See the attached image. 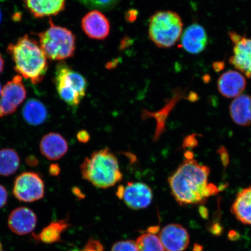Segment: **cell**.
<instances>
[{"mask_svg": "<svg viewBox=\"0 0 251 251\" xmlns=\"http://www.w3.org/2000/svg\"><path fill=\"white\" fill-rule=\"evenodd\" d=\"M186 153L183 162L168 178L172 196L181 206L205 203L219 193V188L209 183L208 166L200 164L190 151Z\"/></svg>", "mask_w": 251, "mask_h": 251, "instance_id": "6da1fadb", "label": "cell"}, {"mask_svg": "<svg viewBox=\"0 0 251 251\" xmlns=\"http://www.w3.org/2000/svg\"><path fill=\"white\" fill-rule=\"evenodd\" d=\"M7 52L14 62V70L33 84L43 80L49 68L48 60L35 39L25 35L8 46Z\"/></svg>", "mask_w": 251, "mask_h": 251, "instance_id": "7a4b0ae2", "label": "cell"}, {"mask_svg": "<svg viewBox=\"0 0 251 251\" xmlns=\"http://www.w3.org/2000/svg\"><path fill=\"white\" fill-rule=\"evenodd\" d=\"M80 169L83 179L101 189L115 186L124 177L117 157L108 148L97 151L86 157Z\"/></svg>", "mask_w": 251, "mask_h": 251, "instance_id": "3957f363", "label": "cell"}, {"mask_svg": "<svg viewBox=\"0 0 251 251\" xmlns=\"http://www.w3.org/2000/svg\"><path fill=\"white\" fill-rule=\"evenodd\" d=\"M46 30L37 34L39 45L47 58L52 61H63L71 58L76 49V37L67 28L56 26L51 19Z\"/></svg>", "mask_w": 251, "mask_h": 251, "instance_id": "277c9868", "label": "cell"}, {"mask_svg": "<svg viewBox=\"0 0 251 251\" xmlns=\"http://www.w3.org/2000/svg\"><path fill=\"white\" fill-rule=\"evenodd\" d=\"M183 28V22L176 12H156L150 18V39L160 48H170L181 38Z\"/></svg>", "mask_w": 251, "mask_h": 251, "instance_id": "5b68a950", "label": "cell"}, {"mask_svg": "<svg viewBox=\"0 0 251 251\" xmlns=\"http://www.w3.org/2000/svg\"><path fill=\"white\" fill-rule=\"evenodd\" d=\"M54 83L59 97L72 108H77L85 97L87 82L85 77L75 71L67 63L56 65Z\"/></svg>", "mask_w": 251, "mask_h": 251, "instance_id": "8992f818", "label": "cell"}, {"mask_svg": "<svg viewBox=\"0 0 251 251\" xmlns=\"http://www.w3.org/2000/svg\"><path fill=\"white\" fill-rule=\"evenodd\" d=\"M14 196L20 201L32 202L42 199L45 194V183L36 173H23L16 178Z\"/></svg>", "mask_w": 251, "mask_h": 251, "instance_id": "52a82bcc", "label": "cell"}, {"mask_svg": "<svg viewBox=\"0 0 251 251\" xmlns=\"http://www.w3.org/2000/svg\"><path fill=\"white\" fill-rule=\"evenodd\" d=\"M153 192L143 182L129 181L117 188V196L123 200L128 208L133 210L145 209L151 203Z\"/></svg>", "mask_w": 251, "mask_h": 251, "instance_id": "ba28073f", "label": "cell"}, {"mask_svg": "<svg viewBox=\"0 0 251 251\" xmlns=\"http://www.w3.org/2000/svg\"><path fill=\"white\" fill-rule=\"evenodd\" d=\"M26 97L23 77L17 75L3 87L0 95V118L13 114Z\"/></svg>", "mask_w": 251, "mask_h": 251, "instance_id": "9c48e42d", "label": "cell"}, {"mask_svg": "<svg viewBox=\"0 0 251 251\" xmlns=\"http://www.w3.org/2000/svg\"><path fill=\"white\" fill-rule=\"evenodd\" d=\"M228 35L234 45L233 54L229 62L245 76L251 78V38L234 31L229 33Z\"/></svg>", "mask_w": 251, "mask_h": 251, "instance_id": "30bf717a", "label": "cell"}, {"mask_svg": "<svg viewBox=\"0 0 251 251\" xmlns=\"http://www.w3.org/2000/svg\"><path fill=\"white\" fill-rule=\"evenodd\" d=\"M159 239L166 251H184L190 243V235L181 225L169 224L162 229Z\"/></svg>", "mask_w": 251, "mask_h": 251, "instance_id": "8fae6325", "label": "cell"}, {"mask_svg": "<svg viewBox=\"0 0 251 251\" xmlns=\"http://www.w3.org/2000/svg\"><path fill=\"white\" fill-rule=\"evenodd\" d=\"M81 28L88 37L96 40L105 39L110 32L108 19L98 10L91 11L84 16Z\"/></svg>", "mask_w": 251, "mask_h": 251, "instance_id": "7c38bea8", "label": "cell"}, {"mask_svg": "<svg viewBox=\"0 0 251 251\" xmlns=\"http://www.w3.org/2000/svg\"><path fill=\"white\" fill-rule=\"evenodd\" d=\"M246 78L243 74L237 71H228L219 77L218 81L219 92L227 99L240 96L246 89Z\"/></svg>", "mask_w": 251, "mask_h": 251, "instance_id": "4fadbf2b", "label": "cell"}, {"mask_svg": "<svg viewBox=\"0 0 251 251\" xmlns=\"http://www.w3.org/2000/svg\"><path fill=\"white\" fill-rule=\"evenodd\" d=\"M37 224V216L26 207H20L11 212L8 219V225L14 233L24 235L31 233Z\"/></svg>", "mask_w": 251, "mask_h": 251, "instance_id": "5bb4252c", "label": "cell"}, {"mask_svg": "<svg viewBox=\"0 0 251 251\" xmlns=\"http://www.w3.org/2000/svg\"><path fill=\"white\" fill-rule=\"evenodd\" d=\"M208 42V35L205 29L199 24L191 25L181 36V47L192 54H199L203 51Z\"/></svg>", "mask_w": 251, "mask_h": 251, "instance_id": "9a60e30c", "label": "cell"}, {"mask_svg": "<svg viewBox=\"0 0 251 251\" xmlns=\"http://www.w3.org/2000/svg\"><path fill=\"white\" fill-rule=\"evenodd\" d=\"M40 150L46 158L51 161H57L67 153L68 144L60 134L50 133L46 134L41 140Z\"/></svg>", "mask_w": 251, "mask_h": 251, "instance_id": "2e32d148", "label": "cell"}, {"mask_svg": "<svg viewBox=\"0 0 251 251\" xmlns=\"http://www.w3.org/2000/svg\"><path fill=\"white\" fill-rule=\"evenodd\" d=\"M25 7L36 18L55 16L64 10L66 0H23Z\"/></svg>", "mask_w": 251, "mask_h": 251, "instance_id": "e0dca14e", "label": "cell"}, {"mask_svg": "<svg viewBox=\"0 0 251 251\" xmlns=\"http://www.w3.org/2000/svg\"><path fill=\"white\" fill-rule=\"evenodd\" d=\"M229 112L235 124L241 126L251 125V96L241 94L233 99L229 106Z\"/></svg>", "mask_w": 251, "mask_h": 251, "instance_id": "ac0fdd59", "label": "cell"}, {"mask_svg": "<svg viewBox=\"0 0 251 251\" xmlns=\"http://www.w3.org/2000/svg\"><path fill=\"white\" fill-rule=\"evenodd\" d=\"M231 212L242 224L251 226V186L238 193L231 207Z\"/></svg>", "mask_w": 251, "mask_h": 251, "instance_id": "d6986e66", "label": "cell"}, {"mask_svg": "<svg viewBox=\"0 0 251 251\" xmlns=\"http://www.w3.org/2000/svg\"><path fill=\"white\" fill-rule=\"evenodd\" d=\"M25 121L31 126H39L45 123L48 112L43 103L36 99L28 100L23 109Z\"/></svg>", "mask_w": 251, "mask_h": 251, "instance_id": "ffe728a7", "label": "cell"}, {"mask_svg": "<svg viewBox=\"0 0 251 251\" xmlns=\"http://www.w3.org/2000/svg\"><path fill=\"white\" fill-rule=\"evenodd\" d=\"M70 226L67 220L52 222L44 228L40 233L33 234V237L36 241L47 244L59 242L62 233Z\"/></svg>", "mask_w": 251, "mask_h": 251, "instance_id": "44dd1931", "label": "cell"}, {"mask_svg": "<svg viewBox=\"0 0 251 251\" xmlns=\"http://www.w3.org/2000/svg\"><path fill=\"white\" fill-rule=\"evenodd\" d=\"M20 157L15 150H0V175L7 177L15 174L20 165Z\"/></svg>", "mask_w": 251, "mask_h": 251, "instance_id": "7402d4cb", "label": "cell"}, {"mask_svg": "<svg viewBox=\"0 0 251 251\" xmlns=\"http://www.w3.org/2000/svg\"><path fill=\"white\" fill-rule=\"evenodd\" d=\"M136 244L137 251H165L159 237L152 233L140 235Z\"/></svg>", "mask_w": 251, "mask_h": 251, "instance_id": "603a6c76", "label": "cell"}, {"mask_svg": "<svg viewBox=\"0 0 251 251\" xmlns=\"http://www.w3.org/2000/svg\"><path fill=\"white\" fill-rule=\"evenodd\" d=\"M86 7L95 10L106 11L114 8L121 0H77Z\"/></svg>", "mask_w": 251, "mask_h": 251, "instance_id": "cb8c5ba5", "label": "cell"}, {"mask_svg": "<svg viewBox=\"0 0 251 251\" xmlns=\"http://www.w3.org/2000/svg\"><path fill=\"white\" fill-rule=\"evenodd\" d=\"M111 251H137L136 242L132 240L119 241L114 244Z\"/></svg>", "mask_w": 251, "mask_h": 251, "instance_id": "d4e9b609", "label": "cell"}, {"mask_svg": "<svg viewBox=\"0 0 251 251\" xmlns=\"http://www.w3.org/2000/svg\"><path fill=\"white\" fill-rule=\"evenodd\" d=\"M8 201V193L6 188L0 184V208L6 205Z\"/></svg>", "mask_w": 251, "mask_h": 251, "instance_id": "484cf974", "label": "cell"}, {"mask_svg": "<svg viewBox=\"0 0 251 251\" xmlns=\"http://www.w3.org/2000/svg\"><path fill=\"white\" fill-rule=\"evenodd\" d=\"M77 139L80 143H86L89 141L90 137L86 130H81L77 134Z\"/></svg>", "mask_w": 251, "mask_h": 251, "instance_id": "4316f807", "label": "cell"}, {"mask_svg": "<svg viewBox=\"0 0 251 251\" xmlns=\"http://www.w3.org/2000/svg\"><path fill=\"white\" fill-rule=\"evenodd\" d=\"M61 168L59 166L56 164L50 165L49 167V174L52 176H58L60 174Z\"/></svg>", "mask_w": 251, "mask_h": 251, "instance_id": "83f0119b", "label": "cell"}, {"mask_svg": "<svg viewBox=\"0 0 251 251\" xmlns=\"http://www.w3.org/2000/svg\"><path fill=\"white\" fill-rule=\"evenodd\" d=\"M26 162L28 165L32 166V167H34V166H36L39 164L38 159L33 155L28 156L26 159Z\"/></svg>", "mask_w": 251, "mask_h": 251, "instance_id": "f1b7e54d", "label": "cell"}, {"mask_svg": "<svg viewBox=\"0 0 251 251\" xmlns=\"http://www.w3.org/2000/svg\"><path fill=\"white\" fill-rule=\"evenodd\" d=\"M4 59H3L2 56L1 54H0V74H1L4 70Z\"/></svg>", "mask_w": 251, "mask_h": 251, "instance_id": "f546056e", "label": "cell"}, {"mask_svg": "<svg viewBox=\"0 0 251 251\" xmlns=\"http://www.w3.org/2000/svg\"><path fill=\"white\" fill-rule=\"evenodd\" d=\"M0 251H3L2 245L1 242H0Z\"/></svg>", "mask_w": 251, "mask_h": 251, "instance_id": "4dcf8cb0", "label": "cell"}, {"mask_svg": "<svg viewBox=\"0 0 251 251\" xmlns=\"http://www.w3.org/2000/svg\"><path fill=\"white\" fill-rule=\"evenodd\" d=\"M2 88L1 87V84H0V95H1V92H2Z\"/></svg>", "mask_w": 251, "mask_h": 251, "instance_id": "1f68e13d", "label": "cell"}, {"mask_svg": "<svg viewBox=\"0 0 251 251\" xmlns=\"http://www.w3.org/2000/svg\"><path fill=\"white\" fill-rule=\"evenodd\" d=\"M1 18H2L1 12V11H0V23H1Z\"/></svg>", "mask_w": 251, "mask_h": 251, "instance_id": "d6a6232c", "label": "cell"}]
</instances>
